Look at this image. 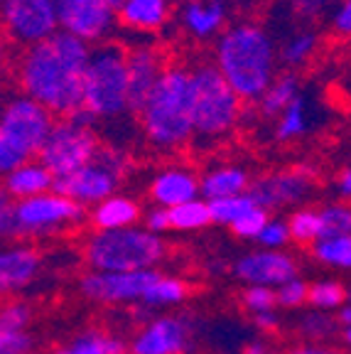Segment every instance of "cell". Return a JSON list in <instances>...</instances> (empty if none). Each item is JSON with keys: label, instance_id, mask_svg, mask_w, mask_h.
<instances>
[{"label": "cell", "instance_id": "obj_1", "mask_svg": "<svg viewBox=\"0 0 351 354\" xmlns=\"http://www.w3.org/2000/svg\"><path fill=\"white\" fill-rule=\"evenodd\" d=\"M88 57L91 44L59 30L22 52L17 62V82L25 96L50 109L55 116L69 118L84 109Z\"/></svg>", "mask_w": 351, "mask_h": 354}, {"label": "cell", "instance_id": "obj_2", "mask_svg": "<svg viewBox=\"0 0 351 354\" xmlns=\"http://www.w3.org/2000/svg\"><path fill=\"white\" fill-rule=\"evenodd\" d=\"M216 66L243 101H260L275 82V44L263 28L241 22L216 42Z\"/></svg>", "mask_w": 351, "mask_h": 354}, {"label": "cell", "instance_id": "obj_3", "mask_svg": "<svg viewBox=\"0 0 351 354\" xmlns=\"http://www.w3.org/2000/svg\"><path fill=\"white\" fill-rule=\"evenodd\" d=\"M140 126L148 143L160 150H175L192 140V72L184 66H167L140 111Z\"/></svg>", "mask_w": 351, "mask_h": 354}, {"label": "cell", "instance_id": "obj_4", "mask_svg": "<svg viewBox=\"0 0 351 354\" xmlns=\"http://www.w3.org/2000/svg\"><path fill=\"white\" fill-rule=\"evenodd\" d=\"M167 246L160 234L145 227L118 229V232H93L84 241V263L88 271L99 273H133L155 271L165 259Z\"/></svg>", "mask_w": 351, "mask_h": 354}, {"label": "cell", "instance_id": "obj_5", "mask_svg": "<svg viewBox=\"0 0 351 354\" xmlns=\"http://www.w3.org/2000/svg\"><path fill=\"white\" fill-rule=\"evenodd\" d=\"M131 99L128 50L118 42H99L91 47L86 79H84V109L101 121L123 116Z\"/></svg>", "mask_w": 351, "mask_h": 354}, {"label": "cell", "instance_id": "obj_6", "mask_svg": "<svg viewBox=\"0 0 351 354\" xmlns=\"http://www.w3.org/2000/svg\"><path fill=\"white\" fill-rule=\"evenodd\" d=\"M55 113L30 96H15L8 101L0 116V170L3 175L39 158L55 128Z\"/></svg>", "mask_w": 351, "mask_h": 354}, {"label": "cell", "instance_id": "obj_7", "mask_svg": "<svg viewBox=\"0 0 351 354\" xmlns=\"http://www.w3.org/2000/svg\"><path fill=\"white\" fill-rule=\"evenodd\" d=\"M241 96L234 91L216 64H197L192 69L194 138L219 140L234 131L241 116Z\"/></svg>", "mask_w": 351, "mask_h": 354}, {"label": "cell", "instance_id": "obj_8", "mask_svg": "<svg viewBox=\"0 0 351 354\" xmlns=\"http://www.w3.org/2000/svg\"><path fill=\"white\" fill-rule=\"evenodd\" d=\"M99 150L101 143L93 128L79 126L72 118H59L44 148L39 150L37 160L55 177H66L88 165L99 155Z\"/></svg>", "mask_w": 351, "mask_h": 354}, {"label": "cell", "instance_id": "obj_9", "mask_svg": "<svg viewBox=\"0 0 351 354\" xmlns=\"http://www.w3.org/2000/svg\"><path fill=\"white\" fill-rule=\"evenodd\" d=\"M86 216V207L57 192L15 202V236H47L74 227Z\"/></svg>", "mask_w": 351, "mask_h": 354}, {"label": "cell", "instance_id": "obj_10", "mask_svg": "<svg viewBox=\"0 0 351 354\" xmlns=\"http://www.w3.org/2000/svg\"><path fill=\"white\" fill-rule=\"evenodd\" d=\"M3 22L12 42L35 47L59 32L57 0H3Z\"/></svg>", "mask_w": 351, "mask_h": 354}, {"label": "cell", "instance_id": "obj_11", "mask_svg": "<svg viewBox=\"0 0 351 354\" xmlns=\"http://www.w3.org/2000/svg\"><path fill=\"white\" fill-rule=\"evenodd\" d=\"M160 271H133V273H99L88 271L79 281V290L84 298L104 305H135L143 303L145 293L150 290Z\"/></svg>", "mask_w": 351, "mask_h": 354}, {"label": "cell", "instance_id": "obj_12", "mask_svg": "<svg viewBox=\"0 0 351 354\" xmlns=\"http://www.w3.org/2000/svg\"><path fill=\"white\" fill-rule=\"evenodd\" d=\"M59 30L88 44L106 42V35L115 25V10L104 0H57Z\"/></svg>", "mask_w": 351, "mask_h": 354}, {"label": "cell", "instance_id": "obj_13", "mask_svg": "<svg viewBox=\"0 0 351 354\" xmlns=\"http://www.w3.org/2000/svg\"><path fill=\"white\" fill-rule=\"evenodd\" d=\"M192 320L187 315H160L133 335L131 354H184L192 344Z\"/></svg>", "mask_w": 351, "mask_h": 354}, {"label": "cell", "instance_id": "obj_14", "mask_svg": "<svg viewBox=\"0 0 351 354\" xmlns=\"http://www.w3.org/2000/svg\"><path fill=\"white\" fill-rule=\"evenodd\" d=\"M314 185V177L307 167H292V170L270 172V175L256 177L251 183L248 194L260 209H280V207H290L310 197Z\"/></svg>", "mask_w": 351, "mask_h": 354}, {"label": "cell", "instance_id": "obj_15", "mask_svg": "<svg viewBox=\"0 0 351 354\" xmlns=\"http://www.w3.org/2000/svg\"><path fill=\"white\" fill-rule=\"evenodd\" d=\"M123 177L118 172H113L111 167H106L99 158H93L88 165H84L82 170L72 172L66 177H57L55 180V192L61 197L74 199L77 205H101L104 199L113 197L118 185Z\"/></svg>", "mask_w": 351, "mask_h": 354}, {"label": "cell", "instance_id": "obj_16", "mask_svg": "<svg viewBox=\"0 0 351 354\" xmlns=\"http://www.w3.org/2000/svg\"><path fill=\"white\" fill-rule=\"evenodd\" d=\"M234 276L243 286H265L278 290L283 283L297 278V261L283 251L258 249L251 254H243L234 263Z\"/></svg>", "mask_w": 351, "mask_h": 354}, {"label": "cell", "instance_id": "obj_17", "mask_svg": "<svg viewBox=\"0 0 351 354\" xmlns=\"http://www.w3.org/2000/svg\"><path fill=\"white\" fill-rule=\"evenodd\" d=\"M165 69V59L153 44H135V47L128 50V79H131L128 109H131V113L140 116V111L145 109L153 88L158 86Z\"/></svg>", "mask_w": 351, "mask_h": 354}, {"label": "cell", "instance_id": "obj_18", "mask_svg": "<svg viewBox=\"0 0 351 354\" xmlns=\"http://www.w3.org/2000/svg\"><path fill=\"white\" fill-rule=\"evenodd\" d=\"M199 194H202L199 177L184 167H167L158 172L150 183V199L155 202V207H165V209H175L192 199H199Z\"/></svg>", "mask_w": 351, "mask_h": 354}, {"label": "cell", "instance_id": "obj_19", "mask_svg": "<svg viewBox=\"0 0 351 354\" xmlns=\"http://www.w3.org/2000/svg\"><path fill=\"white\" fill-rule=\"evenodd\" d=\"M42 256L35 246L15 243L0 254V288L3 293H17L39 276Z\"/></svg>", "mask_w": 351, "mask_h": 354}, {"label": "cell", "instance_id": "obj_20", "mask_svg": "<svg viewBox=\"0 0 351 354\" xmlns=\"http://www.w3.org/2000/svg\"><path fill=\"white\" fill-rule=\"evenodd\" d=\"M143 216L140 205L126 194H113L88 212V221L96 232H118V229L137 227V221Z\"/></svg>", "mask_w": 351, "mask_h": 354}, {"label": "cell", "instance_id": "obj_21", "mask_svg": "<svg viewBox=\"0 0 351 354\" xmlns=\"http://www.w3.org/2000/svg\"><path fill=\"white\" fill-rule=\"evenodd\" d=\"M55 180L47 167L39 160H30L25 165H20L17 170L8 172L6 175V189L3 192L8 197H12L15 202L20 199H30V197H39V194H50L55 192Z\"/></svg>", "mask_w": 351, "mask_h": 354}, {"label": "cell", "instance_id": "obj_22", "mask_svg": "<svg viewBox=\"0 0 351 354\" xmlns=\"http://www.w3.org/2000/svg\"><path fill=\"white\" fill-rule=\"evenodd\" d=\"M202 199L207 202H216V199L226 197H238V194H246L251 189V177L243 167L238 165H219V167H209L202 175Z\"/></svg>", "mask_w": 351, "mask_h": 354}, {"label": "cell", "instance_id": "obj_23", "mask_svg": "<svg viewBox=\"0 0 351 354\" xmlns=\"http://www.w3.org/2000/svg\"><path fill=\"white\" fill-rule=\"evenodd\" d=\"M182 22L194 37H214L226 22L224 0H189L182 8Z\"/></svg>", "mask_w": 351, "mask_h": 354}, {"label": "cell", "instance_id": "obj_24", "mask_svg": "<svg viewBox=\"0 0 351 354\" xmlns=\"http://www.w3.org/2000/svg\"><path fill=\"white\" fill-rule=\"evenodd\" d=\"M170 17V0H126L118 10V20L131 30L153 32Z\"/></svg>", "mask_w": 351, "mask_h": 354}, {"label": "cell", "instance_id": "obj_25", "mask_svg": "<svg viewBox=\"0 0 351 354\" xmlns=\"http://www.w3.org/2000/svg\"><path fill=\"white\" fill-rule=\"evenodd\" d=\"M131 352L128 344L115 335L104 330H84L77 337L57 347L52 354H126Z\"/></svg>", "mask_w": 351, "mask_h": 354}, {"label": "cell", "instance_id": "obj_26", "mask_svg": "<svg viewBox=\"0 0 351 354\" xmlns=\"http://www.w3.org/2000/svg\"><path fill=\"white\" fill-rule=\"evenodd\" d=\"M300 96V82H297L295 74H280L270 88L263 94V99L258 101L260 113L265 118H280L287 111V106Z\"/></svg>", "mask_w": 351, "mask_h": 354}, {"label": "cell", "instance_id": "obj_27", "mask_svg": "<svg viewBox=\"0 0 351 354\" xmlns=\"http://www.w3.org/2000/svg\"><path fill=\"white\" fill-rule=\"evenodd\" d=\"M187 298H189V286H187V281H182V278H177V276H162V273H160V278L150 286L148 293H145L143 303L155 310V308L180 305V303H184Z\"/></svg>", "mask_w": 351, "mask_h": 354}, {"label": "cell", "instance_id": "obj_28", "mask_svg": "<svg viewBox=\"0 0 351 354\" xmlns=\"http://www.w3.org/2000/svg\"><path fill=\"white\" fill-rule=\"evenodd\" d=\"M170 221L175 232H199V229L214 224V219H211V207H209V202L202 197L170 209Z\"/></svg>", "mask_w": 351, "mask_h": 354}, {"label": "cell", "instance_id": "obj_29", "mask_svg": "<svg viewBox=\"0 0 351 354\" xmlns=\"http://www.w3.org/2000/svg\"><path fill=\"white\" fill-rule=\"evenodd\" d=\"M336 330H339V320L332 313H324V310H310L300 317L297 322V332L302 337L312 344H324L330 337H334Z\"/></svg>", "mask_w": 351, "mask_h": 354}, {"label": "cell", "instance_id": "obj_30", "mask_svg": "<svg viewBox=\"0 0 351 354\" xmlns=\"http://www.w3.org/2000/svg\"><path fill=\"white\" fill-rule=\"evenodd\" d=\"M310 251L319 263L341 268V271H351V236L319 239L317 243L310 246Z\"/></svg>", "mask_w": 351, "mask_h": 354}, {"label": "cell", "instance_id": "obj_31", "mask_svg": "<svg viewBox=\"0 0 351 354\" xmlns=\"http://www.w3.org/2000/svg\"><path fill=\"white\" fill-rule=\"evenodd\" d=\"M287 227H290V236L295 243L302 246H312L322 236V219H319V209L312 207H300L290 214L287 219Z\"/></svg>", "mask_w": 351, "mask_h": 354}, {"label": "cell", "instance_id": "obj_32", "mask_svg": "<svg viewBox=\"0 0 351 354\" xmlns=\"http://www.w3.org/2000/svg\"><path fill=\"white\" fill-rule=\"evenodd\" d=\"M346 303H349V290L339 281L327 278V281H317L310 286V305L314 310H324V313L336 310L339 313Z\"/></svg>", "mask_w": 351, "mask_h": 354}, {"label": "cell", "instance_id": "obj_33", "mask_svg": "<svg viewBox=\"0 0 351 354\" xmlns=\"http://www.w3.org/2000/svg\"><path fill=\"white\" fill-rule=\"evenodd\" d=\"M307 128H310V123H307V104H305V99H302V96H297V99L287 106L285 113L278 118V126H275V138H278L280 143H287V140L305 136V133H307Z\"/></svg>", "mask_w": 351, "mask_h": 354}, {"label": "cell", "instance_id": "obj_34", "mask_svg": "<svg viewBox=\"0 0 351 354\" xmlns=\"http://www.w3.org/2000/svg\"><path fill=\"white\" fill-rule=\"evenodd\" d=\"M211 207V219L214 224L221 227H234L241 216H246L248 212L256 209V202H253L251 194H238V197H226V199H216V202H209Z\"/></svg>", "mask_w": 351, "mask_h": 354}, {"label": "cell", "instance_id": "obj_35", "mask_svg": "<svg viewBox=\"0 0 351 354\" xmlns=\"http://www.w3.org/2000/svg\"><path fill=\"white\" fill-rule=\"evenodd\" d=\"M319 219H322V236H351V205L346 202H332L319 209Z\"/></svg>", "mask_w": 351, "mask_h": 354}, {"label": "cell", "instance_id": "obj_36", "mask_svg": "<svg viewBox=\"0 0 351 354\" xmlns=\"http://www.w3.org/2000/svg\"><path fill=\"white\" fill-rule=\"evenodd\" d=\"M317 50V35L312 30H302V32L292 35L283 47H280V59L287 66H300L310 59Z\"/></svg>", "mask_w": 351, "mask_h": 354}, {"label": "cell", "instance_id": "obj_37", "mask_svg": "<svg viewBox=\"0 0 351 354\" xmlns=\"http://www.w3.org/2000/svg\"><path fill=\"white\" fill-rule=\"evenodd\" d=\"M238 300H241V308L256 317L260 313H273L278 308V290L265 286H246Z\"/></svg>", "mask_w": 351, "mask_h": 354}, {"label": "cell", "instance_id": "obj_38", "mask_svg": "<svg viewBox=\"0 0 351 354\" xmlns=\"http://www.w3.org/2000/svg\"><path fill=\"white\" fill-rule=\"evenodd\" d=\"M32 322V308L25 300H8L0 310V332H28Z\"/></svg>", "mask_w": 351, "mask_h": 354}, {"label": "cell", "instance_id": "obj_39", "mask_svg": "<svg viewBox=\"0 0 351 354\" xmlns=\"http://www.w3.org/2000/svg\"><path fill=\"white\" fill-rule=\"evenodd\" d=\"M270 224V214L268 209H260V207H256L253 212H248L246 216H241V219L231 227V232L236 234L238 239H246V241H258L260 234L265 232V227Z\"/></svg>", "mask_w": 351, "mask_h": 354}, {"label": "cell", "instance_id": "obj_40", "mask_svg": "<svg viewBox=\"0 0 351 354\" xmlns=\"http://www.w3.org/2000/svg\"><path fill=\"white\" fill-rule=\"evenodd\" d=\"M305 303H310V286L302 281L300 276L292 278V281L283 283L278 288V305L285 310H295L302 308Z\"/></svg>", "mask_w": 351, "mask_h": 354}, {"label": "cell", "instance_id": "obj_41", "mask_svg": "<svg viewBox=\"0 0 351 354\" xmlns=\"http://www.w3.org/2000/svg\"><path fill=\"white\" fill-rule=\"evenodd\" d=\"M287 241H292L290 227L283 219H270V224L265 227V232L258 239L260 249H268V251H280Z\"/></svg>", "mask_w": 351, "mask_h": 354}, {"label": "cell", "instance_id": "obj_42", "mask_svg": "<svg viewBox=\"0 0 351 354\" xmlns=\"http://www.w3.org/2000/svg\"><path fill=\"white\" fill-rule=\"evenodd\" d=\"M35 337L30 332H0V354H32Z\"/></svg>", "mask_w": 351, "mask_h": 354}, {"label": "cell", "instance_id": "obj_43", "mask_svg": "<svg viewBox=\"0 0 351 354\" xmlns=\"http://www.w3.org/2000/svg\"><path fill=\"white\" fill-rule=\"evenodd\" d=\"M143 227L148 229V232H153V234H160V236H162L165 232H170V229H172L170 209H165V207H153L150 212H145Z\"/></svg>", "mask_w": 351, "mask_h": 354}, {"label": "cell", "instance_id": "obj_44", "mask_svg": "<svg viewBox=\"0 0 351 354\" xmlns=\"http://www.w3.org/2000/svg\"><path fill=\"white\" fill-rule=\"evenodd\" d=\"M334 0H290L292 10L300 17H307V20H317L324 12L330 10Z\"/></svg>", "mask_w": 351, "mask_h": 354}, {"label": "cell", "instance_id": "obj_45", "mask_svg": "<svg viewBox=\"0 0 351 354\" xmlns=\"http://www.w3.org/2000/svg\"><path fill=\"white\" fill-rule=\"evenodd\" d=\"M0 232L6 239L15 236V199L6 192L0 194Z\"/></svg>", "mask_w": 351, "mask_h": 354}, {"label": "cell", "instance_id": "obj_46", "mask_svg": "<svg viewBox=\"0 0 351 354\" xmlns=\"http://www.w3.org/2000/svg\"><path fill=\"white\" fill-rule=\"evenodd\" d=\"M332 28L341 37H351V0H341L332 15Z\"/></svg>", "mask_w": 351, "mask_h": 354}, {"label": "cell", "instance_id": "obj_47", "mask_svg": "<svg viewBox=\"0 0 351 354\" xmlns=\"http://www.w3.org/2000/svg\"><path fill=\"white\" fill-rule=\"evenodd\" d=\"M253 325L258 327L260 332H275L278 330V325H280V317H278V313H260V315H256L253 317Z\"/></svg>", "mask_w": 351, "mask_h": 354}, {"label": "cell", "instance_id": "obj_48", "mask_svg": "<svg viewBox=\"0 0 351 354\" xmlns=\"http://www.w3.org/2000/svg\"><path fill=\"white\" fill-rule=\"evenodd\" d=\"M290 354H341L339 349L334 347H327V344H312V342H305L300 347H295Z\"/></svg>", "mask_w": 351, "mask_h": 354}, {"label": "cell", "instance_id": "obj_49", "mask_svg": "<svg viewBox=\"0 0 351 354\" xmlns=\"http://www.w3.org/2000/svg\"><path fill=\"white\" fill-rule=\"evenodd\" d=\"M336 189H339V194L344 199H351V167L341 170L339 180H336Z\"/></svg>", "mask_w": 351, "mask_h": 354}, {"label": "cell", "instance_id": "obj_50", "mask_svg": "<svg viewBox=\"0 0 351 354\" xmlns=\"http://www.w3.org/2000/svg\"><path fill=\"white\" fill-rule=\"evenodd\" d=\"M243 354H268V347H265V344L260 342V339H253V342L246 344Z\"/></svg>", "mask_w": 351, "mask_h": 354}, {"label": "cell", "instance_id": "obj_51", "mask_svg": "<svg viewBox=\"0 0 351 354\" xmlns=\"http://www.w3.org/2000/svg\"><path fill=\"white\" fill-rule=\"evenodd\" d=\"M336 320H339L341 327H349L351 325V300L339 310V313H336Z\"/></svg>", "mask_w": 351, "mask_h": 354}, {"label": "cell", "instance_id": "obj_52", "mask_svg": "<svg viewBox=\"0 0 351 354\" xmlns=\"http://www.w3.org/2000/svg\"><path fill=\"white\" fill-rule=\"evenodd\" d=\"M341 339H344V344L351 349V325L349 327H341Z\"/></svg>", "mask_w": 351, "mask_h": 354}, {"label": "cell", "instance_id": "obj_53", "mask_svg": "<svg viewBox=\"0 0 351 354\" xmlns=\"http://www.w3.org/2000/svg\"><path fill=\"white\" fill-rule=\"evenodd\" d=\"M104 3L111 8V10H115V12H118V10H121V8H123V3H126V0H104Z\"/></svg>", "mask_w": 351, "mask_h": 354}, {"label": "cell", "instance_id": "obj_54", "mask_svg": "<svg viewBox=\"0 0 351 354\" xmlns=\"http://www.w3.org/2000/svg\"><path fill=\"white\" fill-rule=\"evenodd\" d=\"M349 300H351V288H349Z\"/></svg>", "mask_w": 351, "mask_h": 354}]
</instances>
